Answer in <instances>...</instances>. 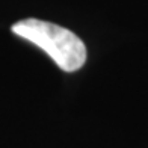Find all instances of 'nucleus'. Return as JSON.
I'll list each match as a JSON object with an SVG mask.
<instances>
[{
  "mask_svg": "<svg viewBox=\"0 0 148 148\" xmlns=\"http://www.w3.org/2000/svg\"><path fill=\"white\" fill-rule=\"evenodd\" d=\"M15 35L44 50L60 70L73 73L82 68L86 60V47L83 41L71 30L55 23L38 18H26L12 24Z\"/></svg>",
  "mask_w": 148,
  "mask_h": 148,
  "instance_id": "obj_1",
  "label": "nucleus"
}]
</instances>
